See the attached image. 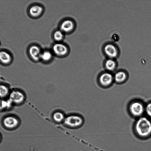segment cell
I'll use <instances>...</instances> for the list:
<instances>
[{"label":"cell","instance_id":"obj_1","mask_svg":"<svg viewBox=\"0 0 151 151\" xmlns=\"http://www.w3.org/2000/svg\"><path fill=\"white\" fill-rule=\"evenodd\" d=\"M135 132L137 136L145 139L151 135V121L148 118L142 117L136 122L134 127Z\"/></svg>","mask_w":151,"mask_h":151},{"label":"cell","instance_id":"obj_2","mask_svg":"<svg viewBox=\"0 0 151 151\" xmlns=\"http://www.w3.org/2000/svg\"><path fill=\"white\" fill-rule=\"evenodd\" d=\"M84 122L83 117L80 115L73 114L66 116L63 123L65 126L71 129L81 127Z\"/></svg>","mask_w":151,"mask_h":151},{"label":"cell","instance_id":"obj_3","mask_svg":"<svg viewBox=\"0 0 151 151\" xmlns=\"http://www.w3.org/2000/svg\"><path fill=\"white\" fill-rule=\"evenodd\" d=\"M25 99L24 94L18 90H13L9 93V99L12 103L20 104L24 101Z\"/></svg>","mask_w":151,"mask_h":151},{"label":"cell","instance_id":"obj_4","mask_svg":"<svg viewBox=\"0 0 151 151\" xmlns=\"http://www.w3.org/2000/svg\"><path fill=\"white\" fill-rule=\"evenodd\" d=\"M129 110L131 113L134 116H139L143 113L144 108L141 103L139 102H134L130 105Z\"/></svg>","mask_w":151,"mask_h":151},{"label":"cell","instance_id":"obj_5","mask_svg":"<svg viewBox=\"0 0 151 151\" xmlns=\"http://www.w3.org/2000/svg\"><path fill=\"white\" fill-rule=\"evenodd\" d=\"M52 50L55 55L58 56H62L67 54L68 50L65 45L58 42L55 44L53 46Z\"/></svg>","mask_w":151,"mask_h":151},{"label":"cell","instance_id":"obj_6","mask_svg":"<svg viewBox=\"0 0 151 151\" xmlns=\"http://www.w3.org/2000/svg\"><path fill=\"white\" fill-rule=\"evenodd\" d=\"M104 51L107 56L110 58L116 57L118 54V50L115 46L111 44L106 45L104 47Z\"/></svg>","mask_w":151,"mask_h":151},{"label":"cell","instance_id":"obj_7","mask_svg":"<svg viewBox=\"0 0 151 151\" xmlns=\"http://www.w3.org/2000/svg\"><path fill=\"white\" fill-rule=\"evenodd\" d=\"M114 78L110 73L106 72L102 74L99 78V81L103 86H106L110 85L113 81Z\"/></svg>","mask_w":151,"mask_h":151},{"label":"cell","instance_id":"obj_8","mask_svg":"<svg viewBox=\"0 0 151 151\" xmlns=\"http://www.w3.org/2000/svg\"><path fill=\"white\" fill-rule=\"evenodd\" d=\"M3 122L4 126L9 128L15 127L19 123L18 120L15 117L12 116L6 117L4 119Z\"/></svg>","mask_w":151,"mask_h":151},{"label":"cell","instance_id":"obj_9","mask_svg":"<svg viewBox=\"0 0 151 151\" xmlns=\"http://www.w3.org/2000/svg\"><path fill=\"white\" fill-rule=\"evenodd\" d=\"M74 27V24L72 21L65 20L62 22L60 25V30L63 33H68L72 31Z\"/></svg>","mask_w":151,"mask_h":151},{"label":"cell","instance_id":"obj_10","mask_svg":"<svg viewBox=\"0 0 151 151\" xmlns=\"http://www.w3.org/2000/svg\"><path fill=\"white\" fill-rule=\"evenodd\" d=\"M29 52L30 56L34 60L37 61L40 59L42 52L40 48L37 46H32L29 48Z\"/></svg>","mask_w":151,"mask_h":151},{"label":"cell","instance_id":"obj_11","mask_svg":"<svg viewBox=\"0 0 151 151\" xmlns=\"http://www.w3.org/2000/svg\"><path fill=\"white\" fill-rule=\"evenodd\" d=\"M65 117L64 113L59 111H55L52 115V120L57 124L63 123Z\"/></svg>","mask_w":151,"mask_h":151},{"label":"cell","instance_id":"obj_12","mask_svg":"<svg viewBox=\"0 0 151 151\" xmlns=\"http://www.w3.org/2000/svg\"><path fill=\"white\" fill-rule=\"evenodd\" d=\"M43 10L42 7L39 5H35L30 8L29 12L32 16L37 17L42 14Z\"/></svg>","mask_w":151,"mask_h":151},{"label":"cell","instance_id":"obj_13","mask_svg":"<svg viewBox=\"0 0 151 151\" xmlns=\"http://www.w3.org/2000/svg\"><path fill=\"white\" fill-rule=\"evenodd\" d=\"M127 77L126 73L123 71H120L116 73L114 78L117 83H121L125 80Z\"/></svg>","mask_w":151,"mask_h":151},{"label":"cell","instance_id":"obj_14","mask_svg":"<svg viewBox=\"0 0 151 151\" xmlns=\"http://www.w3.org/2000/svg\"><path fill=\"white\" fill-rule=\"evenodd\" d=\"M11 60L10 55L5 51L0 52V60L3 63L7 64L9 63Z\"/></svg>","mask_w":151,"mask_h":151},{"label":"cell","instance_id":"obj_15","mask_svg":"<svg viewBox=\"0 0 151 151\" xmlns=\"http://www.w3.org/2000/svg\"><path fill=\"white\" fill-rule=\"evenodd\" d=\"M52 58V54L51 52L47 50H45L42 52L40 59L44 62L49 61Z\"/></svg>","mask_w":151,"mask_h":151},{"label":"cell","instance_id":"obj_16","mask_svg":"<svg viewBox=\"0 0 151 151\" xmlns=\"http://www.w3.org/2000/svg\"><path fill=\"white\" fill-rule=\"evenodd\" d=\"M8 88L4 85H0V97L4 98L9 94Z\"/></svg>","mask_w":151,"mask_h":151},{"label":"cell","instance_id":"obj_17","mask_svg":"<svg viewBox=\"0 0 151 151\" xmlns=\"http://www.w3.org/2000/svg\"><path fill=\"white\" fill-rule=\"evenodd\" d=\"M105 66L106 68L108 70L112 71L115 68L116 66V63L114 60L110 59L106 61Z\"/></svg>","mask_w":151,"mask_h":151},{"label":"cell","instance_id":"obj_18","mask_svg":"<svg viewBox=\"0 0 151 151\" xmlns=\"http://www.w3.org/2000/svg\"><path fill=\"white\" fill-rule=\"evenodd\" d=\"M12 104L9 99L6 100L0 99V110H3L9 108Z\"/></svg>","mask_w":151,"mask_h":151},{"label":"cell","instance_id":"obj_19","mask_svg":"<svg viewBox=\"0 0 151 151\" xmlns=\"http://www.w3.org/2000/svg\"><path fill=\"white\" fill-rule=\"evenodd\" d=\"M55 40L58 41L60 42L63 39L64 33L61 30H57L55 31L53 35Z\"/></svg>","mask_w":151,"mask_h":151},{"label":"cell","instance_id":"obj_20","mask_svg":"<svg viewBox=\"0 0 151 151\" xmlns=\"http://www.w3.org/2000/svg\"><path fill=\"white\" fill-rule=\"evenodd\" d=\"M145 110L147 115L151 118V102L147 104Z\"/></svg>","mask_w":151,"mask_h":151}]
</instances>
